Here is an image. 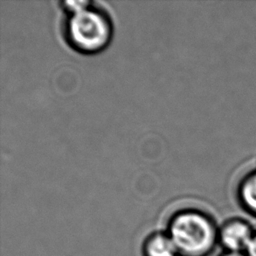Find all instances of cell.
<instances>
[{
	"label": "cell",
	"mask_w": 256,
	"mask_h": 256,
	"mask_svg": "<svg viewBox=\"0 0 256 256\" xmlns=\"http://www.w3.org/2000/svg\"><path fill=\"white\" fill-rule=\"evenodd\" d=\"M218 230L219 227L207 213L184 209L171 217L167 233L179 256H207L218 243Z\"/></svg>",
	"instance_id": "cell-1"
},
{
	"label": "cell",
	"mask_w": 256,
	"mask_h": 256,
	"mask_svg": "<svg viewBox=\"0 0 256 256\" xmlns=\"http://www.w3.org/2000/svg\"><path fill=\"white\" fill-rule=\"evenodd\" d=\"M64 36L74 50L82 54H95L110 44L113 25L108 14L92 4L79 12L67 15Z\"/></svg>",
	"instance_id": "cell-2"
},
{
	"label": "cell",
	"mask_w": 256,
	"mask_h": 256,
	"mask_svg": "<svg viewBox=\"0 0 256 256\" xmlns=\"http://www.w3.org/2000/svg\"><path fill=\"white\" fill-rule=\"evenodd\" d=\"M255 233L251 223L240 217L229 218L219 227L218 244L227 252H246Z\"/></svg>",
	"instance_id": "cell-3"
},
{
	"label": "cell",
	"mask_w": 256,
	"mask_h": 256,
	"mask_svg": "<svg viewBox=\"0 0 256 256\" xmlns=\"http://www.w3.org/2000/svg\"><path fill=\"white\" fill-rule=\"evenodd\" d=\"M237 203L247 214L256 217V166L248 169L238 180L235 188Z\"/></svg>",
	"instance_id": "cell-4"
},
{
	"label": "cell",
	"mask_w": 256,
	"mask_h": 256,
	"mask_svg": "<svg viewBox=\"0 0 256 256\" xmlns=\"http://www.w3.org/2000/svg\"><path fill=\"white\" fill-rule=\"evenodd\" d=\"M144 256H179L167 232H155L144 243Z\"/></svg>",
	"instance_id": "cell-5"
},
{
	"label": "cell",
	"mask_w": 256,
	"mask_h": 256,
	"mask_svg": "<svg viewBox=\"0 0 256 256\" xmlns=\"http://www.w3.org/2000/svg\"><path fill=\"white\" fill-rule=\"evenodd\" d=\"M93 4L92 1H87V0H66V1H61L60 6L61 8L69 14H73L76 12H79Z\"/></svg>",
	"instance_id": "cell-6"
},
{
	"label": "cell",
	"mask_w": 256,
	"mask_h": 256,
	"mask_svg": "<svg viewBox=\"0 0 256 256\" xmlns=\"http://www.w3.org/2000/svg\"><path fill=\"white\" fill-rule=\"evenodd\" d=\"M245 253L247 254V256H256V230Z\"/></svg>",
	"instance_id": "cell-7"
},
{
	"label": "cell",
	"mask_w": 256,
	"mask_h": 256,
	"mask_svg": "<svg viewBox=\"0 0 256 256\" xmlns=\"http://www.w3.org/2000/svg\"><path fill=\"white\" fill-rule=\"evenodd\" d=\"M220 256H247V254L244 253V252H227V251H224Z\"/></svg>",
	"instance_id": "cell-8"
},
{
	"label": "cell",
	"mask_w": 256,
	"mask_h": 256,
	"mask_svg": "<svg viewBox=\"0 0 256 256\" xmlns=\"http://www.w3.org/2000/svg\"><path fill=\"white\" fill-rule=\"evenodd\" d=\"M255 166H256V156H255Z\"/></svg>",
	"instance_id": "cell-9"
}]
</instances>
